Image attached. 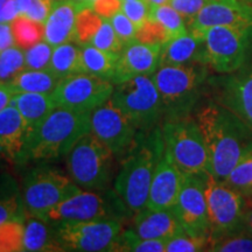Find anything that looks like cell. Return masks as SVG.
<instances>
[{
	"instance_id": "f907efd6",
	"label": "cell",
	"mask_w": 252,
	"mask_h": 252,
	"mask_svg": "<svg viewBox=\"0 0 252 252\" xmlns=\"http://www.w3.org/2000/svg\"><path fill=\"white\" fill-rule=\"evenodd\" d=\"M72 1H74L75 4H76L81 9L86 8V7H93L90 0H72Z\"/></svg>"
},
{
	"instance_id": "e575fe53",
	"label": "cell",
	"mask_w": 252,
	"mask_h": 252,
	"mask_svg": "<svg viewBox=\"0 0 252 252\" xmlns=\"http://www.w3.org/2000/svg\"><path fill=\"white\" fill-rule=\"evenodd\" d=\"M224 182L247 200H252V154L245 157L234 167Z\"/></svg>"
},
{
	"instance_id": "7a4b0ae2",
	"label": "cell",
	"mask_w": 252,
	"mask_h": 252,
	"mask_svg": "<svg viewBox=\"0 0 252 252\" xmlns=\"http://www.w3.org/2000/svg\"><path fill=\"white\" fill-rule=\"evenodd\" d=\"M163 152L165 144L159 125L151 131L138 132L130 150L121 159L113 189L133 214L146 207L151 182Z\"/></svg>"
},
{
	"instance_id": "44dd1931",
	"label": "cell",
	"mask_w": 252,
	"mask_h": 252,
	"mask_svg": "<svg viewBox=\"0 0 252 252\" xmlns=\"http://www.w3.org/2000/svg\"><path fill=\"white\" fill-rule=\"evenodd\" d=\"M28 131L17 108L8 105L0 112V154L9 161H27Z\"/></svg>"
},
{
	"instance_id": "f1b7e54d",
	"label": "cell",
	"mask_w": 252,
	"mask_h": 252,
	"mask_svg": "<svg viewBox=\"0 0 252 252\" xmlns=\"http://www.w3.org/2000/svg\"><path fill=\"white\" fill-rule=\"evenodd\" d=\"M81 48L87 74L100 77L112 83L119 55L104 52L93 45L81 46Z\"/></svg>"
},
{
	"instance_id": "f5cc1de1",
	"label": "cell",
	"mask_w": 252,
	"mask_h": 252,
	"mask_svg": "<svg viewBox=\"0 0 252 252\" xmlns=\"http://www.w3.org/2000/svg\"><path fill=\"white\" fill-rule=\"evenodd\" d=\"M9 1H11V0H0V14H1V12L4 11L6 6L8 5Z\"/></svg>"
},
{
	"instance_id": "2e32d148",
	"label": "cell",
	"mask_w": 252,
	"mask_h": 252,
	"mask_svg": "<svg viewBox=\"0 0 252 252\" xmlns=\"http://www.w3.org/2000/svg\"><path fill=\"white\" fill-rule=\"evenodd\" d=\"M207 174V173H206ZM206 174L185 175L174 210L186 232L197 236H210L206 198Z\"/></svg>"
},
{
	"instance_id": "ffe728a7",
	"label": "cell",
	"mask_w": 252,
	"mask_h": 252,
	"mask_svg": "<svg viewBox=\"0 0 252 252\" xmlns=\"http://www.w3.org/2000/svg\"><path fill=\"white\" fill-rule=\"evenodd\" d=\"M130 229L141 238L168 241L185 231L174 208L151 209L145 207L131 217Z\"/></svg>"
},
{
	"instance_id": "c3c4849f",
	"label": "cell",
	"mask_w": 252,
	"mask_h": 252,
	"mask_svg": "<svg viewBox=\"0 0 252 252\" xmlns=\"http://www.w3.org/2000/svg\"><path fill=\"white\" fill-rule=\"evenodd\" d=\"M13 94L14 93L9 89L7 84H0V112H1L6 106L9 105V102H11Z\"/></svg>"
},
{
	"instance_id": "681fc988",
	"label": "cell",
	"mask_w": 252,
	"mask_h": 252,
	"mask_svg": "<svg viewBox=\"0 0 252 252\" xmlns=\"http://www.w3.org/2000/svg\"><path fill=\"white\" fill-rule=\"evenodd\" d=\"M245 224L252 231V207L247 208V213H245Z\"/></svg>"
},
{
	"instance_id": "bcb514c9",
	"label": "cell",
	"mask_w": 252,
	"mask_h": 252,
	"mask_svg": "<svg viewBox=\"0 0 252 252\" xmlns=\"http://www.w3.org/2000/svg\"><path fill=\"white\" fill-rule=\"evenodd\" d=\"M124 0H94L93 8L102 18L110 19L122 11Z\"/></svg>"
},
{
	"instance_id": "6f0895ef",
	"label": "cell",
	"mask_w": 252,
	"mask_h": 252,
	"mask_svg": "<svg viewBox=\"0 0 252 252\" xmlns=\"http://www.w3.org/2000/svg\"><path fill=\"white\" fill-rule=\"evenodd\" d=\"M124 1H125V0H124Z\"/></svg>"
},
{
	"instance_id": "11a10c76",
	"label": "cell",
	"mask_w": 252,
	"mask_h": 252,
	"mask_svg": "<svg viewBox=\"0 0 252 252\" xmlns=\"http://www.w3.org/2000/svg\"><path fill=\"white\" fill-rule=\"evenodd\" d=\"M53 2H56V1H60V0H52Z\"/></svg>"
},
{
	"instance_id": "f6af8a7d",
	"label": "cell",
	"mask_w": 252,
	"mask_h": 252,
	"mask_svg": "<svg viewBox=\"0 0 252 252\" xmlns=\"http://www.w3.org/2000/svg\"><path fill=\"white\" fill-rule=\"evenodd\" d=\"M210 0H169L168 4L182 15L187 26H189L198 12Z\"/></svg>"
},
{
	"instance_id": "9c48e42d",
	"label": "cell",
	"mask_w": 252,
	"mask_h": 252,
	"mask_svg": "<svg viewBox=\"0 0 252 252\" xmlns=\"http://www.w3.org/2000/svg\"><path fill=\"white\" fill-rule=\"evenodd\" d=\"M138 131H151L163 117L160 94L151 76H137L116 84L110 97Z\"/></svg>"
},
{
	"instance_id": "816d5d0a",
	"label": "cell",
	"mask_w": 252,
	"mask_h": 252,
	"mask_svg": "<svg viewBox=\"0 0 252 252\" xmlns=\"http://www.w3.org/2000/svg\"><path fill=\"white\" fill-rule=\"evenodd\" d=\"M146 1L149 2L151 6H160L168 4L169 0H146Z\"/></svg>"
},
{
	"instance_id": "9f6ffc18",
	"label": "cell",
	"mask_w": 252,
	"mask_h": 252,
	"mask_svg": "<svg viewBox=\"0 0 252 252\" xmlns=\"http://www.w3.org/2000/svg\"><path fill=\"white\" fill-rule=\"evenodd\" d=\"M0 84H1V82H0Z\"/></svg>"
},
{
	"instance_id": "f35d334b",
	"label": "cell",
	"mask_w": 252,
	"mask_h": 252,
	"mask_svg": "<svg viewBox=\"0 0 252 252\" xmlns=\"http://www.w3.org/2000/svg\"><path fill=\"white\" fill-rule=\"evenodd\" d=\"M90 45H93L97 48L104 50V52L112 53V54L119 55L124 48V43L119 39L115 30H113L111 23L109 19L103 18V24L96 35L94 36Z\"/></svg>"
},
{
	"instance_id": "8992f818",
	"label": "cell",
	"mask_w": 252,
	"mask_h": 252,
	"mask_svg": "<svg viewBox=\"0 0 252 252\" xmlns=\"http://www.w3.org/2000/svg\"><path fill=\"white\" fill-rule=\"evenodd\" d=\"M20 188L26 215L45 220L53 208L81 191L70 176L49 165L28 169L23 176Z\"/></svg>"
},
{
	"instance_id": "f546056e",
	"label": "cell",
	"mask_w": 252,
	"mask_h": 252,
	"mask_svg": "<svg viewBox=\"0 0 252 252\" xmlns=\"http://www.w3.org/2000/svg\"><path fill=\"white\" fill-rule=\"evenodd\" d=\"M14 42L21 49L26 50L45 39V24L18 15L11 23Z\"/></svg>"
},
{
	"instance_id": "4fadbf2b",
	"label": "cell",
	"mask_w": 252,
	"mask_h": 252,
	"mask_svg": "<svg viewBox=\"0 0 252 252\" xmlns=\"http://www.w3.org/2000/svg\"><path fill=\"white\" fill-rule=\"evenodd\" d=\"M113 89L111 82L90 74H80L61 78L50 94L56 108L93 112L108 102Z\"/></svg>"
},
{
	"instance_id": "7402d4cb",
	"label": "cell",
	"mask_w": 252,
	"mask_h": 252,
	"mask_svg": "<svg viewBox=\"0 0 252 252\" xmlns=\"http://www.w3.org/2000/svg\"><path fill=\"white\" fill-rule=\"evenodd\" d=\"M80 7L72 0H60L53 4L45 23V41L52 47L75 41V24Z\"/></svg>"
},
{
	"instance_id": "836d02e7",
	"label": "cell",
	"mask_w": 252,
	"mask_h": 252,
	"mask_svg": "<svg viewBox=\"0 0 252 252\" xmlns=\"http://www.w3.org/2000/svg\"><path fill=\"white\" fill-rule=\"evenodd\" d=\"M26 69L25 50L17 45L0 53V82L8 84L15 76Z\"/></svg>"
},
{
	"instance_id": "74e56055",
	"label": "cell",
	"mask_w": 252,
	"mask_h": 252,
	"mask_svg": "<svg viewBox=\"0 0 252 252\" xmlns=\"http://www.w3.org/2000/svg\"><path fill=\"white\" fill-rule=\"evenodd\" d=\"M24 222L7 220L0 224V252L23 251Z\"/></svg>"
},
{
	"instance_id": "7c38bea8",
	"label": "cell",
	"mask_w": 252,
	"mask_h": 252,
	"mask_svg": "<svg viewBox=\"0 0 252 252\" xmlns=\"http://www.w3.org/2000/svg\"><path fill=\"white\" fill-rule=\"evenodd\" d=\"M206 198L210 224V238L232 234L247 228V198L237 190L207 173Z\"/></svg>"
},
{
	"instance_id": "52a82bcc",
	"label": "cell",
	"mask_w": 252,
	"mask_h": 252,
	"mask_svg": "<svg viewBox=\"0 0 252 252\" xmlns=\"http://www.w3.org/2000/svg\"><path fill=\"white\" fill-rule=\"evenodd\" d=\"M165 152L185 175L210 173L209 156L196 119L190 116L162 123Z\"/></svg>"
},
{
	"instance_id": "30bf717a",
	"label": "cell",
	"mask_w": 252,
	"mask_h": 252,
	"mask_svg": "<svg viewBox=\"0 0 252 252\" xmlns=\"http://www.w3.org/2000/svg\"><path fill=\"white\" fill-rule=\"evenodd\" d=\"M204 62L217 74L237 70L252 54V32L228 26H214L202 33Z\"/></svg>"
},
{
	"instance_id": "1f68e13d",
	"label": "cell",
	"mask_w": 252,
	"mask_h": 252,
	"mask_svg": "<svg viewBox=\"0 0 252 252\" xmlns=\"http://www.w3.org/2000/svg\"><path fill=\"white\" fill-rule=\"evenodd\" d=\"M102 24L103 18L93 7L80 9L75 24V42L80 46L90 45Z\"/></svg>"
},
{
	"instance_id": "ba28073f",
	"label": "cell",
	"mask_w": 252,
	"mask_h": 252,
	"mask_svg": "<svg viewBox=\"0 0 252 252\" xmlns=\"http://www.w3.org/2000/svg\"><path fill=\"white\" fill-rule=\"evenodd\" d=\"M133 216L122 197L113 189L96 191H78L53 208L47 222L60 223L81 220H118L124 222Z\"/></svg>"
},
{
	"instance_id": "b9f144b4",
	"label": "cell",
	"mask_w": 252,
	"mask_h": 252,
	"mask_svg": "<svg viewBox=\"0 0 252 252\" xmlns=\"http://www.w3.org/2000/svg\"><path fill=\"white\" fill-rule=\"evenodd\" d=\"M135 39L140 42L150 43V45L163 46L169 40H172V37L161 24L149 19L143 26L138 28Z\"/></svg>"
},
{
	"instance_id": "4dcf8cb0",
	"label": "cell",
	"mask_w": 252,
	"mask_h": 252,
	"mask_svg": "<svg viewBox=\"0 0 252 252\" xmlns=\"http://www.w3.org/2000/svg\"><path fill=\"white\" fill-rule=\"evenodd\" d=\"M208 251L252 252V231L247 226L232 234L210 238Z\"/></svg>"
},
{
	"instance_id": "8d00e7d4",
	"label": "cell",
	"mask_w": 252,
	"mask_h": 252,
	"mask_svg": "<svg viewBox=\"0 0 252 252\" xmlns=\"http://www.w3.org/2000/svg\"><path fill=\"white\" fill-rule=\"evenodd\" d=\"M209 243L210 236L190 235L184 231L166 242V252L208 251Z\"/></svg>"
},
{
	"instance_id": "60d3db41",
	"label": "cell",
	"mask_w": 252,
	"mask_h": 252,
	"mask_svg": "<svg viewBox=\"0 0 252 252\" xmlns=\"http://www.w3.org/2000/svg\"><path fill=\"white\" fill-rule=\"evenodd\" d=\"M54 47H52L46 41H40L31 48L25 50L26 69L33 70H49L50 60Z\"/></svg>"
},
{
	"instance_id": "3957f363",
	"label": "cell",
	"mask_w": 252,
	"mask_h": 252,
	"mask_svg": "<svg viewBox=\"0 0 252 252\" xmlns=\"http://www.w3.org/2000/svg\"><path fill=\"white\" fill-rule=\"evenodd\" d=\"M209 70L203 63L159 65L152 78L161 98L163 122L191 115L202 96Z\"/></svg>"
},
{
	"instance_id": "ac0fdd59",
	"label": "cell",
	"mask_w": 252,
	"mask_h": 252,
	"mask_svg": "<svg viewBox=\"0 0 252 252\" xmlns=\"http://www.w3.org/2000/svg\"><path fill=\"white\" fill-rule=\"evenodd\" d=\"M161 47L140 42L137 39L126 43L118 56L113 86L137 76L153 75L160 65Z\"/></svg>"
},
{
	"instance_id": "5bb4252c",
	"label": "cell",
	"mask_w": 252,
	"mask_h": 252,
	"mask_svg": "<svg viewBox=\"0 0 252 252\" xmlns=\"http://www.w3.org/2000/svg\"><path fill=\"white\" fill-rule=\"evenodd\" d=\"M213 100L228 108L252 130V54L237 70L207 81Z\"/></svg>"
},
{
	"instance_id": "d6986e66",
	"label": "cell",
	"mask_w": 252,
	"mask_h": 252,
	"mask_svg": "<svg viewBox=\"0 0 252 252\" xmlns=\"http://www.w3.org/2000/svg\"><path fill=\"white\" fill-rule=\"evenodd\" d=\"M184 179V173L175 165L172 158L163 152L151 182L146 207L151 209L174 208L178 202Z\"/></svg>"
},
{
	"instance_id": "8fae6325",
	"label": "cell",
	"mask_w": 252,
	"mask_h": 252,
	"mask_svg": "<svg viewBox=\"0 0 252 252\" xmlns=\"http://www.w3.org/2000/svg\"><path fill=\"white\" fill-rule=\"evenodd\" d=\"M53 225L62 251H119V237L124 230L118 220H64Z\"/></svg>"
},
{
	"instance_id": "277c9868",
	"label": "cell",
	"mask_w": 252,
	"mask_h": 252,
	"mask_svg": "<svg viewBox=\"0 0 252 252\" xmlns=\"http://www.w3.org/2000/svg\"><path fill=\"white\" fill-rule=\"evenodd\" d=\"M91 112L55 108L31 134L27 161H47L67 156L78 140L91 132Z\"/></svg>"
},
{
	"instance_id": "83f0119b",
	"label": "cell",
	"mask_w": 252,
	"mask_h": 252,
	"mask_svg": "<svg viewBox=\"0 0 252 252\" xmlns=\"http://www.w3.org/2000/svg\"><path fill=\"white\" fill-rule=\"evenodd\" d=\"M59 78L49 70H33L25 69L15 76L7 86L14 94L41 93L52 94L58 86Z\"/></svg>"
},
{
	"instance_id": "4316f807",
	"label": "cell",
	"mask_w": 252,
	"mask_h": 252,
	"mask_svg": "<svg viewBox=\"0 0 252 252\" xmlns=\"http://www.w3.org/2000/svg\"><path fill=\"white\" fill-rule=\"evenodd\" d=\"M49 71H52L59 80L72 75L87 74L82 59L81 46L67 42L54 47Z\"/></svg>"
},
{
	"instance_id": "d4e9b609",
	"label": "cell",
	"mask_w": 252,
	"mask_h": 252,
	"mask_svg": "<svg viewBox=\"0 0 252 252\" xmlns=\"http://www.w3.org/2000/svg\"><path fill=\"white\" fill-rule=\"evenodd\" d=\"M26 252H61L52 223L35 216H26L24 220V247Z\"/></svg>"
},
{
	"instance_id": "e0dca14e",
	"label": "cell",
	"mask_w": 252,
	"mask_h": 252,
	"mask_svg": "<svg viewBox=\"0 0 252 252\" xmlns=\"http://www.w3.org/2000/svg\"><path fill=\"white\" fill-rule=\"evenodd\" d=\"M214 26H228L252 32V5L243 0H210L188 26L202 33Z\"/></svg>"
},
{
	"instance_id": "db71d44e",
	"label": "cell",
	"mask_w": 252,
	"mask_h": 252,
	"mask_svg": "<svg viewBox=\"0 0 252 252\" xmlns=\"http://www.w3.org/2000/svg\"><path fill=\"white\" fill-rule=\"evenodd\" d=\"M243 1H245V2H249V4H251V5H252V0H243Z\"/></svg>"
},
{
	"instance_id": "ab89813d",
	"label": "cell",
	"mask_w": 252,
	"mask_h": 252,
	"mask_svg": "<svg viewBox=\"0 0 252 252\" xmlns=\"http://www.w3.org/2000/svg\"><path fill=\"white\" fill-rule=\"evenodd\" d=\"M19 15L45 24L48 19L53 4L52 0H14Z\"/></svg>"
},
{
	"instance_id": "d6a6232c",
	"label": "cell",
	"mask_w": 252,
	"mask_h": 252,
	"mask_svg": "<svg viewBox=\"0 0 252 252\" xmlns=\"http://www.w3.org/2000/svg\"><path fill=\"white\" fill-rule=\"evenodd\" d=\"M149 19H152V20H156L159 24H161L166 28V31L168 32L172 39L180 36L188 32L185 19L169 4L151 6Z\"/></svg>"
},
{
	"instance_id": "7dc6e473",
	"label": "cell",
	"mask_w": 252,
	"mask_h": 252,
	"mask_svg": "<svg viewBox=\"0 0 252 252\" xmlns=\"http://www.w3.org/2000/svg\"><path fill=\"white\" fill-rule=\"evenodd\" d=\"M14 45L15 42L11 24L0 23V53Z\"/></svg>"
},
{
	"instance_id": "d590c367",
	"label": "cell",
	"mask_w": 252,
	"mask_h": 252,
	"mask_svg": "<svg viewBox=\"0 0 252 252\" xmlns=\"http://www.w3.org/2000/svg\"><path fill=\"white\" fill-rule=\"evenodd\" d=\"M166 242L162 239L141 238L132 230H123L119 237V251L166 252Z\"/></svg>"
},
{
	"instance_id": "603a6c76",
	"label": "cell",
	"mask_w": 252,
	"mask_h": 252,
	"mask_svg": "<svg viewBox=\"0 0 252 252\" xmlns=\"http://www.w3.org/2000/svg\"><path fill=\"white\" fill-rule=\"evenodd\" d=\"M204 62V42L202 36L188 31L169 40L161 47L160 65H182ZM207 65V64H206Z\"/></svg>"
},
{
	"instance_id": "5b68a950",
	"label": "cell",
	"mask_w": 252,
	"mask_h": 252,
	"mask_svg": "<svg viewBox=\"0 0 252 252\" xmlns=\"http://www.w3.org/2000/svg\"><path fill=\"white\" fill-rule=\"evenodd\" d=\"M115 154L93 132L84 134L67 154L71 180L88 190L109 189L115 173Z\"/></svg>"
},
{
	"instance_id": "6da1fadb",
	"label": "cell",
	"mask_w": 252,
	"mask_h": 252,
	"mask_svg": "<svg viewBox=\"0 0 252 252\" xmlns=\"http://www.w3.org/2000/svg\"><path fill=\"white\" fill-rule=\"evenodd\" d=\"M209 156L210 174L224 181L245 157L252 154V130L228 108L210 99L195 115Z\"/></svg>"
},
{
	"instance_id": "9a60e30c",
	"label": "cell",
	"mask_w": 252,
	"mask_h": 252,
	"mask_svg": "<svg viewBox=\"0 0 252 252\" xmlns=\"http://www.w3.org/2000/svg\"><path fill=\"white\" fill-rule=\"evenodd\" d=\"M90 123L91 132L112 151L116 159L127 153L139 132L110 99L91 112Z\"/></svg>"
},
{
	"instance_id": "ee69618b",
	"label": "cell",
	"mask_w": 252,
	"mask_h": 252,
	"mask_svg": "<svg viewBox=\"0 0 252 252\" xmlns=\"http://www.w3.org/2000/svg\"><path fill=\"white\" fill-rule=\"evenodd\" d=\"M109 20L110 23H111L116 34H117L118 37L122 40V42L124 43V45L135 40L138 27L132 23L130 19L126 17L124 12H118L117 14L113 15V17L110 18Z\"/></svg>"
},
{
	"instance_id": "7bdbcfd3",
	"label": "cell",
	"mask_w": 252,
	"mask_h": 252,
	"mask_svg": "<svg viewBox=\"0 0 252 252\" xmlns=\"http://www.w3.org/2000/svg\"><path fill=\"white\" fill-rule=\"evenodd\" d=\"M122 11L139 28L149 20L151 5L146 0H125Z\"/></svg>"
},
{
	"instance_id": "484cf974",
	"label": "cell",
	"mask_w": 252,
	"mask_h": 252,
	"mask_svg": "<svg viewBox=\"0 0 252 252\" xmlns=\"http://www.w3.org/2000/svg\"><path fill=\"white\" fill-rule=\"evenodd\" d=\"M20 185L8 173L0 174V224L7 220L24 222L26 219Z\"/></svg>"
},
{
	"instance_id": "cb8c5ba5",
	"label": "cell",
	"mask_w": 252,
	"mask_h": 252,
	"mask_svg": "<svg viewBox=\"0 0 252 252\" xmlns=\"http://www.w3.org/2000/svg\"><path fill=\"white\" fill-rule=\"evenodd\" d=\"M9 105L14 106L23 116L28 131V139L35 128L56 108L50 94L19 93L12 96Z\"/></svg>"
}]
</instances>
